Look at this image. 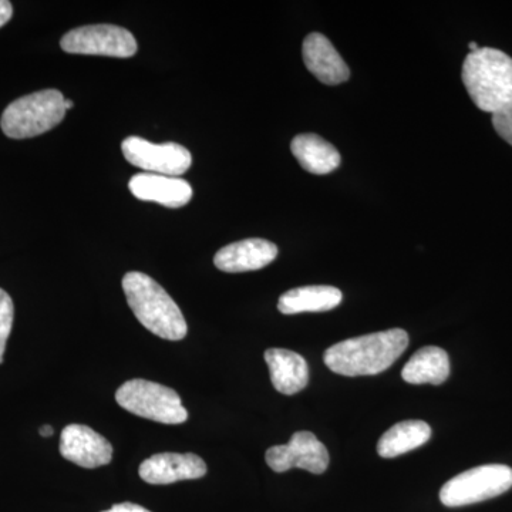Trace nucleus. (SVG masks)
Returning a JSON list of instances; mask_svg holds the SVG:
<instances>
[{
	"instance_id": "5",
	"label": "nucleus",
	"mask_w": 512,
	"mask_h": 512,
	"mask_svg": "<svg viewBox=\"0 0 512 512\" xmlns=\"http://www.w3.org/2000/svg\"><path fill=\"white\" fill-rule=\"evenodd\" d=\"M116 402L127 412L161 424H183L188 419L178 393L150 380H128L117 390Z\"/></svg>"
},
{
	"instance_id": "3",
	"label": "nucleus",
	"mask_w": 512,
	"mask_h": 512,
	"mask_svg": "<svg viewBox=\"0 0 512 512\" xmlns=\"http://www.w3.org/2000/svg\"><path fill=\"white\" fill-rule=\"evenodd\" d=\"M461 77L471 100L485 113H497L512 101V59L501 50L470 52Z\"/></svg>"
},
{
	"instance_id": "11",
	"label": "nucleus",
	"mask_w": 512,
	"mask_h": 512,
	"mask_svg": "<svg viewBox=\"0 0 512 512\" xmlns=\"http://www.w3.org/2000/svg\"><path fill=\"white\" fill-rule=\"evenodd\" d=\"M138 474L148 484H174L204 477L207 474V464L197 454L160 453L143 461L138 468Z\"/></svg>"
},
{
	"instance_id": "13",
	"label": "nucleus",
	"mask_w": 512,
	"mask_h": 512,
	"mask_svg": "<svg viewBox=\"0 0 512 512\" xmlns=\"http://www.w3.org/2000/svg\"><path fill=\"white\" fill-rule=\"evenodd\" d=\"M278 247L262 238H249L221 248L214 256V264L222 272L241 274L258 271L275 261Z\"/></svg>"
},
{
	"instance_id": "21",
	"label": "nucleus",
	"mask_w": 512,
	"mask_h": 512,
	"mask_svg": "<svg viewBox=\"0 0 512 512\" xmlns=\"http://www.w3.org/2000/svg\"><path fill=\"white\" fill-rule=\"evenodd\" d=\"M493 126L498 136L512 146V101L493 114Z\"/></svg>"
},
{
	"instance_id": "10",
	"label": "nucleus",
	"mask_w": 512,
	"mask_h": 512,
	"mask_svg": "<svg viewBox=\"0 0 512 512\" xmlns=\"http://www.w3.org/2000/svg\"><path fill=\"white\" fill-rule=\"evenodd\" d=\"M60 454L83 468L107 466L113 458V446L90 427L69 424L60 436Z\"/></svg>"
},
{
	"instance_id": "17",
	"label": "nucleus",
	"mask_w": 512,
	"mask_h": 512,
	"mask_svg": "<svg viewBox=\"0 0 512 512\" xmlns=\"http://www.w3.org/2000/svg\"><path fill=\"white\" fill-rule=\"evenodd\" d=\"M291 150L303 170L315 175L332 173L342 161L336 147L316 134H299L293 138Z\"/></svg>"
},
{
	"instance_id": "20",
	"label": "nucleus",
	"mask_w": 512,
	"mask_h": 512,
	"mask_svg": "<svg viewBox=\"0 0 512 512\" xmlns=\"http://www.w3.org/2000/svg\"><path fill=\"white\" fill-rule=\"evenodd\" d=\"M13 315H15V306H13L12 298L8 292L0 289V363L3 362L6 343H8L10 332H12Z\"/></svg>"
},
{
	"instance_id": "26",
	"label": "nucleus",
	"mask_w": 512,
	"mask_h": 512,
	"mask_svg": "<svg viewBox=\"0 0 512 512\" xmlns=\"http://www.w3.org/2000/svg\"><path fill=\"white\" fill-rule=\"evenodd\" d=\"M468 47H470L471 52H477V50L480 49V46H478L476 42H471Z\"/></svg>"
},
{
	"instance_id": "12",
	"label": "nucleus",
	"mask_w": 512,
	"mask_h": 512,
	"mask_svg": "<svg viewBox=\"0 0 512 512\" xmlns=\"http://www.w3.org/2000/svg\"><path fill=\"white\" fill-rule=\"evenodd\" d=\"M303 62L309 70L323 84L338 86L348 82L350 70L348 64L339 55L335 46L328 37L322 33H311L303 40Z\"/></svg>"
},
{
	"instance_id": "8",
	"label": "nucleus",
	"mask_w": 512,
	"mask_h": 512,
	"mask_svg": "<svg viewBox=\"0 0 512 512\" xmlns=\"http://www.w3.org/2000/svg\"><path fill=\"white\" fill-rule=\"evenodd\" d=\"M121 150L128 163L148 174L180 177L190 170L192 164L190 151L177 143L154 144L131 136L123 141Z\"/></svg>"
},
{
	"instance_id": "19",
	"label": "nucleus",
	"mask_w": 512,
	"mask_h": 512,
	"mask_svg": "<svg viewBox=\"0 0 512 512\" xmlns=\"http://www.w3.org/2000/svg\"><path fill=\"white\" fill-rule=\"evenodd\" d=\"M431 437V427L426 421L406 420L394 424L380 437L377 453L383 458H394L416 450Z\"/></svg>"
},
{
	"instance_id": "25",
	"label": "nucleus",
	"mask_w": 512,
	"mask_h": 512,
	"mask_svg": "<svg viewBox=\"0 0 512 512\" xmlns=\"http://www.w3.org/2000/svg\"><path fill=\"white\" fill-rule=\"evenodd\" d=\"M72 107H73V101L64 99V109H66V111H67V110L72 109Z\"/></svg>"
},
{
	"instance_id": "23",
	"label": "nucleus",
	"mask_w": 512,
	"mask_h": 512,
	"mask_svg": "<svg viewBox=\"0 0 512 512\" xmlns=\"http://www.w3.org/2000/svg\"><path fill=\"white\" fill-rule=\"evenodd\" d=\"M13 8L12 3L6 2V0H0V28L5 26L6 23L12 19Z\"/></svg>"
},
{
	"instance_id": "14",
	"label": "nucleus",
	"mask_w": 512,
	"mask_h": 512,
	"mask_svg": "<svg viewBox=\"0 0 512 512\" xmlns=\"http://www.w3.org/2000/svg\"><path fill=\"white\" fill-rule=\"evenodd\" d=\"M131 194L140 201L157 202L167 208H181L191 201L194 191L188 181L180 177L141 173L128 183Z\"/></svg>"
},
{
	"instance_id": "9",
	"label": "nucleus",
	"mask_w": 512,
	"mask_h": 512,
	"mask_svg": "<svg viewBox=\"0 0 512 512\" xmlns=\"http://www.w3.org/2000/svg\"><path fill=\"white\" fill-rule=\"evenodd\" d=\"M265 460L275 473L302 468L312 474H323L330 463L328 448L311 431H298L288 444L269 448Z\"/></svg>"
},
{
	"instance_id": "15",
	"label": "nucleus",
	"mask_w": 512,
	"mask_h": 512,
	"mask_svg": "<svg viewBox=\"0 0 512 512\" xmlns=\"http://www.w3.org/2000/svg\"><path fill=\"white\" fill-rule=\"evenodd\" d=\"M265 362L269 367L272 384L279 393L292 396L308 386V363L299 353L288 349H268Z\"/></svg>"
},
{
	"instance_id": "6",
	"label": "nucleus",
	"mask_w": 512,
	"mask_h": 512,
	"mask_svg": "<svg viewBox=\"0 0 512 512\" xmlns=\"http://www.w3.org/2000/svg\"><path fill=\"white\" fill-rule=\"evenodd\" d=\"M512 487V468L504 464H487L471 468L451 478L441 487V504L448 508L483 503L507 493Z\"/></svg>"
},
{
	"instance_id": "24",
	"label": "nucleus",
	"mask_w": 512,
	"mask_h": 512,
	"mask_svg": "<svg viewBox=\"0 0 512 512\" xmlns=\"http://www.w3.org/2000/svg\"><path fill=\"white\" fill-rule=\"evenodd\" d=\"M39 433L42 437H52L55 430H53L52 426H43L42 429L39 430Z\"/></svg>"
},
{
	"instance_id": "1",
	"label": "nucleus",
	"mask_w": 512,
	"mask_h": 512,
	"mask_svg": "<svg viewBox=\"0 0 512 512\" xmlns=\"http://www.w3.org/2000/svg\"><path fill=\"white\" fill-rule=\"evenodd\" d=\"M407 346L406 330L390 329L336 343L326 349L323 360L336 375L375 376L389 369Z\"/></svg>"
},
{
	"instance_id": "4",
	"label": "nucleus",
	"mask_w": 512,
	"mask_h": 512,
	"mask_svg": "<svg viewBox=\"0 0 512 512\" xmlns=\"http://www.w3.org/2000/svg\"><path fill=\"white\" fill-rule=\"evenodd\" d=\"M64 114L63 94L55 89L42 90L10 103L3 111L0 127L6 136L23 140L52 130L62 123Z\"/></svg>"
},
{
	"instance_id": "22",
	"label": "nucleus",
	"mask_w": 512,
	"mask_h": 512,
	"mask_svg": "<svg viewBox=\"0 0 512 512\" xmlns=\"http://www.w3.org/2000/svg\"><path fill=\"white\" fill-rule=\"evenodd\" d=\"M103 512H151L147 508L141 507V505L133 503H121L113 505L110 510Z\"/></svg>"
},
{
	"instance_id": "7",
	"label": "nucleus",
	"mask_w": 512,
	"mask_h": 512,
	"mask_svg": "<svg viewBox=\"0 0 512 512\" xmlns=\"http://www.w3.org/2000/svg\"><path fill=\"white\" fill-rule=\"evenodd\" d=\"M70 55L109 56L127 59L136 55L137 40L127 29L113 25L83 26L70 30L60 40Z\"/></svg>"
},
{
	"instance_id": "18",
	"label": "nucleus",
	"mask_w": 512,
	"mask_h": 512,
	"mask_svg": "<svg viewBox=\"0 0 512 512\" xmlns=\"http://www.w3.org/2000/svg\"><path fill=\"white\" fill-rule=\"evenodd\" d=\"M450 376V359L446 350L437 346H426L417 350L403 367L404 382L410 384H443Z\"/></svg>"
},
{
	"instance_id": "2",
	"label": "nucleus",
	"mask_w": 512,
	"mask_h": 512,
	"mask_svg": "<svg viewBox=\"0 0 512 512\" xmlns=\"http://www.w3.org/2000/svg\"><path fill=\"white\" fill-rule=\"evenodd\" d=\"M124 295L138 322L158 338L183 340L188 333L187 322L174 299L163 286L143 272L124 275Z\"/></svg>"
},
{
	"instance_id": "16",
	"label": "nucleus",
	"mask_w": 512,
	"mask_h": 512,
	"mask_svg": "<svg viewBox=\"0 0 512 512\" xmlns=\"http://www.w3.org/2000/svg\"><path fill=\"white\" fill-rule=\"evenodd\" d=\"M343 293L335 286L313 285L291 289L279 298L278 311L284 315L328 312L342 303Z\"/></svg>"
}]
</instances>
